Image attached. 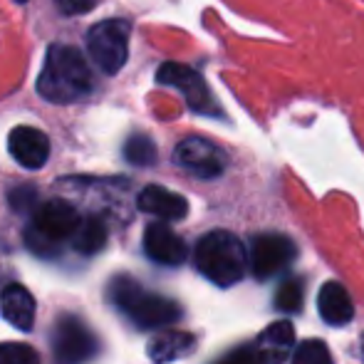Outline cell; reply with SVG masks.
<instances>
[{
  "label": "cell",
  "instance_id": "obj_26",
  "mask_svg": "<svg viewBox=\"0 0 364 364\" xmlns=\"http://www.w3.org/2000/svg\"><path fill=\"white\" fill-rule=\"evenodd\" d=\"M362 340H364V337H362ZM362 352H364V342H362Z\"/></svg>",
  "mask_w": 364,
  "mask_h": 364
},
{
  "label": "cell",
  "instance_id": "obj_10",
  "mask_svg": "<svg viewBox=\"0 0 364 364\" xmlns=\"http://www.w3.org/2000/svg\"><path fill=\"white\" fill-rule=\"evenodd\" d=\"M144 253L149 260L159 265L176 268L188 258V248L183 238L166 223H149L144 230Z\"/></svg>",
  "mask_w": 364,
  "mask_h": 364
},
{
  "label": "cell",
  "instance_id": "obj_22",
  "mask_svg": "<svg viewBox=\"0 0 364 364\" xmlns=\"http://www.w3.org/2000/svg\"><path fill=\"white\" fill-rule=\"evenodd\" d=\"M8 201L13 206V211H35V206H38V191L33 186H18L10 191Z\"/></svg>",
  "mask_w": 364,
  "mask_h": 364
},
{
  "label": "cell",
  "instance_id": "obj_3",
  "mask_svg": "<svg viewBox=\"0 0 364 364\" xmlns=\"http://www.w3.org/2000/svg\"><path fill=\"white\" fill-rule=\"evenodd\" d=\"M193 263L198 273L216 283L218 288H230L240 283L248 273V253L238 235L230 230H211L201 235L193 250Z\"/></svg>",
  "mask_w": 364,
  "mask_h": 364
},
{
  "label": "cell",
  "instance_id": "obj_25",
  "mask_svg": "<svg viewBox=\"0 0 364 364\" xmlns=\"http://www.w3.org/2000/svg\"><path fill=\"white\" fill-rule=\"evenodd\" d=\"M15 3H28V0H15Z\"/></svg>",
  "mask_w": 364,
  "mask_h": 364
},
{
  "label": "cell",
  "instance_id": "obj_20",
  "mask_svg": "<svg viewBox=\"0 0 364 364\" xmlns=\"http://www.w3.org/2000/svg\"><path fill=\"white\" fill-rule=\"evenodd\" d=\"M290 364H332V355L322 340H305L295 347Z\"/></svg>",
  "mask_w": 364,
  "mask_h": 364
},
{
  "label": "cell",
  "instance_id": "obj_5",
  "mask_svg": "<svg viewBox=\"0 0 364 364\" xmlns=\"http://www.w3.org/2000/svg\"><path fill=\"white\" fill-rule=\"evenodd\" d=\"M132 25L122 18H109L92 25L87 33V53L105 75L114 77L129 58Z\"/></svg>",
  "mask_w": 364,
  "mask_h": 364
},
{
  "label": "cell",
  "instance_id": "obj_13",
  "mask_svg": "<svg viewBox=\"0 0 364 364\" xmlns=\"http://www.w3.org/2000/svg\"><path fill=\"white\" fill-rule=\"evenodd\" d=\"M35 297L30 295L28 288L18 283L5 285L3 292H0V315L15 327V330H33L35 322Z\"/></svg>",
  "mask_w": 364,
  "mask_h": 364
},
{
  "label": "cell",
  "instance_id": "obj_4",
  "mask_svg": "<svg viewBox=\"0 0 364 364\" xmlns=\"http://www.w3.org/2000/svg\"><path fill=\"white\" fill-rule=\"evenodd\" d=\"M80 220V211L63 198L38 203L25 228V245L40 258H55L65 243H73Z\"/></svg>",
  "mask_w": 364,
  "mask_h": 364
},
{
  "label": "cell",
  "instance_id": "obj_2",
  "mask_svg": "<svg viewBox=\"0 0 364 364\" xmlns=\"http://www.w3.org/2000/svg\"><path fill=\"white\" fill-rule=\"evenodd\" d=\"M107 295H109L112 305L127 320L134 322L139 330H161V327L178 322L183 315V310L171 297L146 290L132 275H117L109 283V288H107Z\"/></svg>",
  "mask_w": 364,
  "mask_h": 364
},
{
  "label": "cell",
  "instance_id": "obj_17",
  "mask_svg": "<svg viewBox=\"0 0 364 364\" xmlns=\"http://www.w3.org/2000/svg\"><path fill=\"white\" fill-rule=\"evenodd\" d=\"M107 243V223L102 216H85L73 235V248L82 255H95Z\"/></svg>",
  "mask_w": 364,
  "mask_h": 364
},
{
  "label": "cell",
  "instance_id": "obj_9",
  "mask_svg": "<svg viewBox=\"0 0 364 364\" xmlns=\"http://www.w3.org/2000/svg\"><path fill=\"white\" fill-rule=\"evenodd\" d=\"M173 161L196 178H218L228 166V156L220 146L203 136H186L173 149Z\"/></svg>",
  "mask_w": 364,
  "mask_h": 364
},
{
  "label": "cell",
  "instance_id": "obj_6",
  "mask_svg": "<svg viewBox=\"0 0 364 364\" xmlns=\"http://www.w3.org/2000/svg\"><path fill=\"white\" fill-rule=\"evenodd\" d=\"M53 355L58 364H87L100 352V340L82 317L63 315L58 317L50 335Z\"/></svg>",
  "mask_w": 364,
  "mask_h": 364
},
{
  "label": "cell",
  "instance_id": "obj_1",
  "mask_svg": "<svg viewBox=\"0 0 364 364\" xmlns=\"http://www.w3.org/2000/svg\"><path fill=\"white\" fill-rule=\"evenodd\" d=\"M95 90V75L73 45H50L38 77V95L50 105H73Z\"/></svg>",
  "mask_w": 364,
  "mask_h": 364
},
{
  "label": "cell",
  "instance_id": "obj_19",
  "mask_svg": "<svg viewBox=\"0 0 364 364\" xmlns=\"http://www.w3.org/2000/svg\"><path fill=\"white\" fill-rule=\"evenodd\" d=\"M305 300V288L300 278H285L275 290V310L280 312H300Z\"/></svg>",
  "mask_w": 364,
  "mask_h": 364
},
{
  "label": "cell",
  "instance_id": "obj_23",
  "mask_svg": "<svg viewBox=\"0 0 364 364\" xmlns=\"http://www.w3.org/2000/svg\"><path fill=\"white\" fill-rule=\"evenodd\" d=\"M216 364H263V360H260L258 350L253 345H240L220 357Z\"/></svg>",
  "mask_w": 364,
  "mask_h": 364
},
{
  "label": "cell",
  "instance_id": "obj_16",
  "mask_svg": "<svg viewBox=\"0 0 364 364\" xmlns=\"http://www.w3.org/2000/svg\"><path fill=\"white\" fill-rule=\"evenodd\" d=\"M196 350V337L183 330H166L159 332L146 347V355L154 364H168L188 357Z\"/></svg>",
  "mask_w": 364,
  "mask_h": 364
},
{
  "label": "cell",
  "instance_id": "obj_14",
  "mask_svg": "<svg viewBox=\"0 0 364 364\" xmlns=\"http://www.w3.org/2000/svg\"><path fill=\"white\" fill-rule=\"evenodd\" d=\"M317 310L327 325L342 327L355 317V302H352L350 292L345 290V285L337 280H327L317 292Z\"/></svg>",
  "mask_w": 364,
  "mask_h": 364
},
{
  "label": "cell",
  "instance_id": "obj_18",
  "mask_svg": "<svg viewBox=\"0 0 364 364\" xmlns=\"http://www.w3.org/2000/svg\"><path fill=\"white\" fill-rule=\"evenodd\" d=\"M124 159L132 164V166H151L156 164L159 151L156 144L149 139L146 134H134L124 141Z\"/></svg>",
  "mask_w": 364,
  "mask_h": 364
},
{
  "label": "cell",
  "instance_id": "obj_21",
  "mask_svg": "<svg viewBox=\"0 0 364 364\" xmlns=\"http://www.w3.org/2000/svg\"><path fill=\"white\" fill-rule=\"evenodd\" d=\"M0 364H40L38 350L23 342H3L0 345Z\"/></svg>",
  "mask_w": 364,
  "mask_h": 364
},
{
  "label": "cell",
  "instance_id": "obj_7",
  "mask_svg": "<svg viewBox=\"0 0 364 364\" xmlns=\"http://www.w3.org/2000/svg\"><path fill=\"white\" fill-rule=\"evenodd\" d=\"M297 258V245L290 235L285 233H258L250 240V270L258 280L275 278L278 273L288 270L292 260Z\"/></svg>",
  "mask_w": 364,
  "mask_h": 364
},
{
  "label": "cell",
  "instance_id": "obj_11",
  "mask_svg": "<svg viewBox=\"0 0 364 364\" xmlns=\"http://www.w3.org/2000/svg\"><path fill=\"white\" fill-rule=\"evenodd\" d=\"M8 151L20 166L43 168L50 159V139L38 127H15L8 136Z\"/></svg>",
  "mask_w": 364,
  "mask_h": 364
},
{
  "label": "cell",
  "instance_id": "obj_24",
  "mask_svg": "<svg viewBox=\"0 0 364 364\" xmlns=\"http://www.w3.org/2000/svg\"><path fill=\"white\" fill-rule=\"evenodd\" d=\"M97 5V0H55V8L63 15H82L90 13Z\"/></svg>",
  "mask_w": 364,
  "mask_h": 364
},
{
  "label": "cell",
  "instance_id": "obj_12",
  "mask_svg": "<svg viewBox=\"0 0 364 364\" xmlns=\"http://www.w3.org/2000/svg\"><path fill=\"white\" fill-rule=\"evenodd\" d=\"M136 206H139V211L159 218L161 223H166V220H181L188 213V201L181 193H173L164 186H154V183L141 188V193L136 196Z\"/></svg>",
  "mask_w": 364,
  "mask_h": 364
},
{
  "label": "cell",
  "instance_id": "obj_15",
  "mask_svg": "<svg viewBox=\"0 0 364 364\" xmlns=\"http://www.w3.org/2000/svg\"><path fill=\"white\" fill-rule=\"evenodd\" d=\"M295 345V327L288 320H280L275 325H270L268 330L260 332V337L253 342V347L258 350L263 364H283L288 362L290 350Z\"/></svg>",
  "mask_w": 364,
  "mask_h": 364
},
{
  "label": "cell",
  "instance_id": "obj_8",
  "mask_svg": "<svg viewBox=\"0 0 364 364\" xmlns=\"http://www.w3.org/2000/svg\"><path fill=\"white\" fill-rule=\"evenodd\" d=\"M156 82L166 87H176L181 90L183 100H186L188 109H193L196 114H206V117H218L220 109L213 100L211 90H208L206 80L196 73L193 68L181 63H164L156 73Z\"/></svg>",
  "mask_w": 364,
  "mask_h": 364
}]
</instances>
